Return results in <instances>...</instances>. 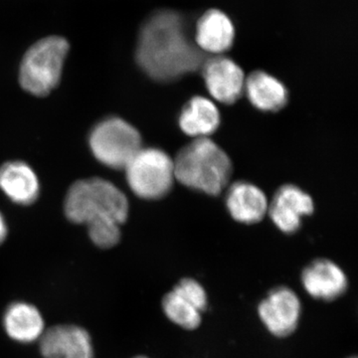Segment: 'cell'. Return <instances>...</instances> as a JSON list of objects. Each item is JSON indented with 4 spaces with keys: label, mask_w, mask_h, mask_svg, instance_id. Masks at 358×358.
<instances>
[{
    "label": "cell",
    "mask_w": 358,
    "mask_h": 358,
    "mask_svg": "<svg viewBox=\"0 0 358 358\" xmlns=\"http://www.w3.org/2000/svg\"><path fill=\"white\" fill-rule=\"evenodd\" d=\"M136 61L150 78L171 82L201 68L205 54L190 39L185 18L173 10H159L143 23Z\"/></svg>",
    "instance_id": "6da1fadb"
},
{
    "label": "cell",
    "mask_w": 358,
    "mask_h": 358,
    "mask_svg": "<svg viewBox=\"0 0 358 358\" xmlns=\"http://www.w3.org/2000/svg\"><path fill=\"white\" fill-rule=\"evenodd\" d=\"M173 166L181 185L212 196L222 192L232 174L229 157L208 138H195L181 148Z\"/></svg>",
    "instance_id": "7a4b0ae2"
},
{
    "label": "cell",
    "mask_w": 358,
    "mask_h": 358,
    "mask_svg": "<svg viewBox=\"0 0 358 358\" xmlns=\"http://www.w3.org/2000/svg\"><path fill=\"white\" fill-rule=\"evenodd\" d=\"M64 211L75 224L112 220L122 225L128 218L129 201L122 190L106 179H82L68 190Z\"/></svg>",
    "instance_id": "3957f363"
},
{
    "label": "cell",
    "mask_w": 358,
    "mask_h": 358,
    "mask_svg": "<svg viewBox=\"0 0 358 358\" xmlns=\"http://www.w3.org/2000/svg\"><path fill=\"white\" fill-rule=\"evenodd\" d=\"M69 43L60 36H49L33 44L21 61V87L34 96H43L57 87Z\"/></svg>",
    "instance_id": "277c9868"
},
{
    "label": "cell",
    "mask_w": 358,
    "mask_h": 358,
    "mask_svg": "<svg viewBox=\"0 0 358 358\" xmlns=\"http://www.w3.org/2000/svg\"><path fill=\"white\" fill-rule=\"evenodd\" d=\"M90 148L101 164L124 169L141 148L138 129L121 117H110L96 124L89 138Z\"/></svg>",
    "instance_id": "5b68a950"
},
{
    "label": "cell",
    "mask_w": 358,
    "mask_h": 358,
    "mask_svg": "<svg viewBox=\"0 0 358 358\" xmlns=\"http://www.w3.org/2000/svg\"><path fill=\"white\" fill-rule=\"evenodd\" d=\"M124 171L129 187L143 199L166 196L176 179L173 159L159 148H141Z\"/></svg>",
    "instance_id": "8992f818"
},
{
    "label": "cell",
    "mask_w": 358,
    "mask_h": 358,
    "mask_svg": "<svg viewBox=\"0 0 358 358\" xmlns=\"http://www.w3.org/2000/svg\"><path fill=\"white\" fill-rule=\"evenodd\" d=\"M258 315L268 333L275 338H288L296 331L300 322V298L289 287H275L259 303Z\"/></svg>",
    "instance_id": "52a82bcc"
},
{
    "label": "cell",
    "mask_w": 358,
    "mask_h": 358,
    "mask_svg": "<svg viewBox=\"0 0 358 358\" xmlns=\"http://www.w3.org/2000/svg\"><path fill=\"white\" fill-rule=\"evenodd\" d=\"M200 69L209 94L218 102L231 105L243 94V70L230 58L216 55L205 59Z\"/></svg>",
    "instance_id": "ba28073f"
},
{
    "label": "cell",
    "mask_w": 358,
    "mask_h": 358,
    "mask_svg": "<svg viewBox=\"0 0 358 358\" xmlns=\"http://www.w3.org/2000/svg\"><path fill=\"white\" fill-rule=\"evenodd\" d=\"M43 358H95L89 331L75 324H58L45 331L39 341Z\"/></svg>",
    "instance_id": "9c48e42d"
},
{
    "label": "cell",
    "mask_w": 358,
    "mask_h": 358,
    "mask_svg": "<svg viewBox=\"0 0 358 358\" xmlns=\"http://www.w3.org/2000/svg\"><path fill=\"white\" fill-rule=\"evenodd\" d=\"M301 285L315 300L334 301L348 291V280L345 271L329 259H317L303 268Z\"/></svg>",
    "instance_id": "30bf717a"
},
{
    "label": "cell",
    "mask_w": 358,
    "mask_h": 358,
    "mask_svg": "<svg viewBox=\"0 0 358 358\" xmlns=\"http://www.w3.org/2000/svg\"><path fill=\"white\" fill-rule=\"evenodd\" d=\"M312 197L293 185L282 186L268 206V214L275 225L286 234L300 229L301 219L313 212Z\"/></svg>",
    "instance_id": "8fae6325"
},
{
    "label": "cell",
    "mask_w": 358,
    "mask_h": 358,
    "mask_svg": "<svg viewBox=\"0 0 358 358\" xmlns=\"http://www.w3.org/2000/svg\"><path fill=\"white\" fill-rule=\"evenodd\" d=\"M234 38L232 21L218 9L206 11L195 26L194 43L204 54L222 55L232 47Z\"/></svg>",
    "instance_id": "7c38bea8"
},
{
    "label": "cell",
    "mask_w": 358,
    "mask_h": 358,
    "mask_svg": "<svg viewBox=\"0 0 358 358\" xmlns=\"http://www.w3.org/2000/svg\"><path fill=\"white\" fill-rule=\"evenodd\" d=\"M2 326L9 338L20 343L39 341L46 327L38 308L27 301H14L6 308Z\"/></svg>",
    "instance_id": "4fadbf2b"
},
{
    "label": "cell",
    "mask_w": 358,
    "mask_h": 358,
    "mask_svg": "<svg viewBox=\"0 0 358 358\" xmlns=\"http://www.w3.org/2000/svg\"><path fill=\"white\" fill-rule=\"evenodd\" d=\"M0 189L14 203L32 204L39 196V179L31 166L13 160L0 166Z\"/></svg>",
    "instance_id": "5bb4252c"
},
{
    "label": "cell",
    "mask_w": 358,
    "mask_h": 358,
    "mask_svg": "<svg viewBox=\"0 0 358 358\" xmlns=\"http://www.w3.org/2000/svg\"><path fill=\"white\" fill-rule=\"evenodd\" d=\"M226 206L237 222H260L268 212V199L265 193L254 185L238 181L231 185L226 196Z\"/></svg>",
    "instance_id": "9a60e30c"
},
{
    "label": "cell",
    "mask_w": 358,
    "mask_h": 358,
    "mask_svg": "<svg viewBox=\"0 0 358 358\" xmlns=\"http://www.w3.org/2000/svg\"><path fill=\"white\" fill-rule=\"evenodd\" d=\"M220 113L213 102L204 96H193L179 115L183 133L195 138H208L220 126Z\"/></svg>",
    "instance_id": "2e32d148"
},
{
    "label": "cell",
    "mask_w": 358,
    "mask_h": 358,
    "mask_svg": "<svg viewBox=\"0 0 358 358\" xmlns=\"http://www.w3.org/2000/svg\"><path fill=\"white\" fill-rule=\"evenodd\" d=\"M244 91L250 103L263 112H278L288 103L286 87L263 71H256L246 78Z\"/></svg>",
    "instance_id": "e0dca14e"
},
{
    "label": "cell",
    "mask_w": 358,
    "mask_h": 358,
    "mask_svg": "<svg viewBox=\"0 0 358 358\" xmlns=\"http://www.w3.org/2000/svg\"><path fill=\"white\" fill-rule=\"evenodd\" d=\"M162 307L167 319L181 329L194 331L201 324L202 313L173 289L164 296Z\"/></svg>",
    "instance_id": "ac0fdd59"
},
{
    "label": "cell",
    "mask_w": 358,
    "mask_h": 358,
    "mask_svg": "<svg viewBox=\"0 0 358 358\" xmlns=\"http://www.w3.org/2000/svg\"><path fill=\"white\" fill-rule=\"evenodd\" d=\"M86 226L90 239L99 248H113L121 240V225L115 221L96 220Z\"/></svg>",
    "instance_id": "d6986e66"
},
{
    "label": "cell",
    "mask_w": 358,
    "mask_h": 358,
    "mask_svg": "<svg viewBox=\"0 0 358 358\" xmlns=\"http://www.w3.org/2000/svg\"><path fill=\"white\" fill-rule=\"evenodd\" d=\"M186 301L192 303L200 313H203L208 307V296L206 291L199 281L192 278H183L173 289Z\"/></svg>",
    "instance_id": "ffe728a7"
},
{
    "label": "cell",
    "mask_w": 358,
    "mask_h": 358,
    "mask_svg": "<svg viewBox=\"0 0 358 358\" xmlns=\"http://www.w3.org/2000/svg\"><path fill=\"white\" fill-rule=\"evenodd\" d=\"M7 234H8V227H7L6 219H4L3 215L0 212V245L6 241Z\"/></svg>",
    "instance_id": "44dd1931"
},
{
    "label": "cell",
    "mask_w": 358,
    "mask_h": 358,
    "mask_svg": "<svg viewBox=\"0 0 358 358\" xmlns=\"http://www.w3.org/2000/svg\"><path fill=\"white\" fill-rule=\"evenodd\" d=\"M134 358H148V357H143V355H141V357H134Z\"/></svg>",
    "instance_id": "7402d4cb"
},
{
    "label": "cell",
    "mask_w": 358,
    "mask_h": 358,
    "mask_svg": "<svg viewBox=\"0 0 358 358\" xmlns=\"http://www.w3.org/2000/svg\"><path fill=\"white\" fill-rule=\"evenodd\" d=\"M350 358H357V357H350Z\"/></svg>",
    "instance_id": "603a6c76"
}]
</instances>
